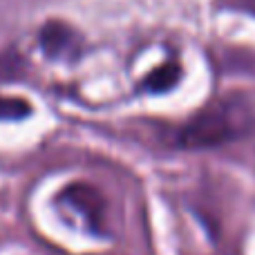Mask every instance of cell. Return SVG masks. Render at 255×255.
Listing matches in <instances>:
<instances>
[{"instance_id": "277c9868", "label": "cell", "mask_w": 255, "mask_h": 255, "mask_svg": "<svg viewBox=\"0 0 255 255\" xmlns=\"http://www.w3.org/2000/svg\"><path fill=\"white\" fill-rule=\"evenodd\" d=\"M181 79V67L177 63H163L159 65L157 70H152L148 76L143 79V90L148 92H154V94H161V92H168L172 90Z\"/></svg>"}, {"instance_id": "7a4b0ae2", "label": "cell", "mask_w": 255, "mask_h": 255, "mask_svg": "<svg viewBox=\"0 0 255 255\" xmlns=\"http://www.w3.org/2000/svg\"><path fill=\"white\" fill-rule=\"evenodd\" d=\"M58 202L70 206L74 213L83 217L85 226L92 235H108L106 229V197L97 186L88 184V181H72L58 195Z\"/></svg>"}, {"instance_id": "8992f818", "label": "cell", "mask_w": 255, "mask_h": 255, "mask_svg": "<svg viewBox=\"0 0 255 255\" xmlns=\"http://www.w3.org/2000/svg\"><path fill=\"white\" fill-rule=\"evenodd\" d=\"M249 7H251V9H255V0H249Z\"/></svg>"}, {"instance_id": "5b68a950", "label": "cell", "mask_w": 255, "mask_h": 255, "mask_svg": "<svg viewBox=\"0 0 255 255\" xmlns=\"http://www.w3.org/2000/svg\"><path fill=\"white\" fill-rule=\"evenodd\" d=\"M31 115L29 101L20 97H4L0 94V121H22Z\"/></svg>"}, {"instance_id": "3957f363", "label": "cell", "mask_w": 255, "mask_h": 255, "mask_svg": "<svg viewBox=\"0 0 255 255\" xmlns=\"http://www.w3.org/2000/svg\"><path fill=\"white\" fill-rule=\"evenodd\" d=\"M40 47L49 58H65L76 49V36L67 25L52 20L40 29Z\"/></svg>"}, {"instance_id": "6da1fadb", "label": "cell", "mask_w": 255, "mask_h": 255, "mask_svg": "<svg viewBox=\"0 0 255 255\" xmlns=\"http://www.w3.org/2000/svg\"><path fill=\"white\" fill-rule=\"evenodd\" d=\"M251 126L249 112L231 101H217L193 117L177 134V145L188 150L217 148L242 136Z\"/></svg>"}]
</instances>
